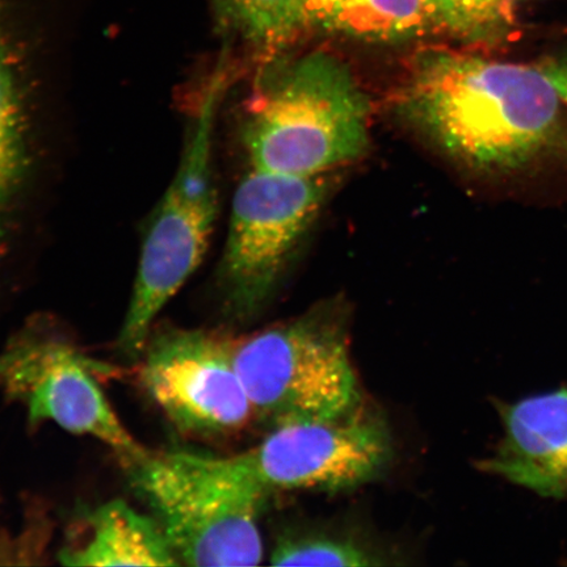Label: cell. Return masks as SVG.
Returning a JSON list of instances; mask_svg holds the SVG:
<instances>
[{"label":"cell","instance_id":"obj_14","mask_svg":"<svg viewBox=\"0 0 567 567\" xmlns=\"http://www.w3.org/2000/svg\"><path fill=\"white\" fill-rule=\"evenodd\" d=\"M432 28L471 45L512 39L524 0H424Z\"/></svg>","mask_w":567,"mask_h":567},{"label":"cell","instance_id":"obj_3","mask_svg":"<svg viewBox=\"0 0 567 567\" xmlns=\"http://www.w3.org/2000/svg\"><path fill=\"white\" fill-rule=\"evenodd\" d=\"M181 566H257L259 515L268 495L238 455L146 450L123 465Z\"/></svg>","mask_w":567,"mask_h":567},{"label":"cell","instance_id":"obj_5","mask_svg":"<svg viewBox=\"0 0 567 567\" xmlns=\"http://www.w3.org/2000/svg\"><path fill=\"white\" fill-rule=\"evenodd\" d=\"M254 417L271 425L338 420L360 409L344 318L337 305L233 343Z\"/></svg>","mask_w":567,"mask_h":567},{"label":"cell","instance_id":"obj_2","mask_svg":"<svg viewBox=\"0 0 567 567\" xmlns=\"http://www.w3.org/2000/svg\"><path fill=\"white\" fill-rule=\"evenodd\" d=\"M371 102L337 56L316 52L269 69L248 104L243 142L250 167L315 177L367 153Z\"/></svg>","mask_w":567,"mask_h":567},{"label":"cell","instance_id":"obj_16","mask_svg":"<svg viewBox=\"0 0 567 567\" xmlns=\"http://www.w3.org/2000/svg\"><path fill=\"white\" fill-rule=\"evenodd\" d=\"M269 564L275 566L360 567L388 565V555L357 537L337 532L308 529L282 534L275 543Z\"/></svg>","mask_w":567,"mask_h":567},{"label":"cell","instance_id":"obj_11","mask_svg":"<svg viewBox=\"0 0 567 567\" xmlns=\"http://www.w3.org/2000/svg\"><path fill=\"white\" fill-rule=\"evenodd\" d=\"M56 558L65 566H181L153 515L122 499L83 509Z\"/></svg>","mask_w":567,"mask_h":567},{"label":"cell","instance_id":"obj_12","mask_svg":"<svg viewBox=\"0 0 567 567\" xmlns=\"http://www.w3.org/2000/svg\"><path fill=\"white\" fill-rule=\"evenodd\" d=\"M0 0V251L12 230L33 166V118L27 76Z\"/></svg>","mask_w":567,"mask_h":567},{"label":"cell","instance_id":"obj_9","mask_svg":"<svg viewBox=\"0 0 567 567\" xmlns=\"http://www.w3.org/2000/svg\"><path fill=\"white\" fill-rule=\"evenodd\" d=\"M238 456L267 494L340 492L379 478L393 443L386 424L359 409L338 420L280 425Z\"/></svg>","mask_w":567,"mask_h":567},{"label":"cell","instance_id":"obj_8","mask_svg":"<svg viewBox=\"0 0 567 567\" xmlns=\"http://www.w3.org/2000/svg\"><path fill=\"white\" fill-rule=\"evenodd\" d=\"M233 343L207 330L154 326L137 361L140 382L182 435L229 436L252 421Z\"/></svg>","mask_w":567,"mask_h":567},{"label":"cell","instance_id":"obj_4","mask_svg":"<svg viewBox=\"0 0 567 567\" xmlns=\"http://www.w3.org/2000/svg\"><path fill=\"white\" fill-rule=\"evenodd\" d=\"M228 76L225 65L212 75L189 124L179 167L148 225L130 307L115 344L118 358L126 363L137 364L162 310L207 254L218 210L213 141Z\"/></svg>","mask_w":567,"mask_h":567},{"label":"cell","instance_id":"obj_1","mask_svg":"<svg viewBox=\"0 0 567 567\" xmlns=\"http://www.w3.org/2000/svg\"><path fill=\"white\" fill-rule=\"evenodd\" d=\"M565 106L542 65L452 51L417 55L395 95L400 116L451 159L496 177L563 151Z\"/></svg>","mask_w":567,"mask_h":567},{"label":"cell","instance_id":"obj_17","mask_svg":"<svg viewBox=\"0 0 567 567\" xmlns=\"http://www.w3.org/2000/svg\"><path fill=\"white\" fill-rule=\"evenodd\" d=\"M542 68L567 105V54L542 63Z\"/></svg>","mask_w":567,"mask_h":567},{"label":"cell","instance_id":"obj_6","mask_svg":"<svg viewBox=\"0 0 567 567\" xmlns=\"http://www.w3.org/2000/svg\"><path fill=\"white\" fill-rule=\"evenodd\" d=\"M113 367L84 351L53 316H33L0 349V394L25 410L31 425L54 423L89 436L130 463L147 449L120 420L102 379Z\"/></svg>","mask_w":567,"mask_h":567},{"label":"cell","instance_id":"obj_15","mask_svg":"<svg viewBox=\"0 0 567 567\" xmlns=\"http://www.w3.org/2000/svg\"><path fill=\"white\" fill-rule=\"evenodd\" d=\"M229 23L266 51L289 44L313 24L308 0H218Z\"/></svg>","mask_w":567,"mask_h":567},{"label":"cell","instance_id":"obj_7","mask_svg":"<svg viewBox=\"0 0 567 567\" xmlns=\"http://www.w3.org/2000/svg\"><path fill=\"white\" fill-rule=\"evenodd\" d=\"M328 193L324 176L248 169L233 197L228 237L217 271L226 317L244 321L272 299Z\"/></svg>","mask_w":567,"mask_h":567},{"label":"cell","instance_id":"obj_13","mask_svg":"<svg viewBox=\"0 0 567 567\" xmlns=\"http://www.w3.org/2000/svg\"><path fill=\"white\" fill-rule=\"evenodd\" d=\"M313 24L368 41L414 38L432 28L424 0H308Z\"/></svg>","mask_w":567,"mask_h":567},{"label":"cell","instance_id":"obj_10","mask_svg":"<svg viewBox=\"0 0 567 567\" xmlns=\"http://www.w3.org/2000/svg\"><path fill=\"white\" fill-rule=\"evenodd\" d=\"M505 435L481 471L551 499H567V389L503 410Z\"/></svg>","mask_w":567,"mask_h":567}]
</instances>
